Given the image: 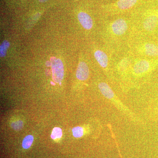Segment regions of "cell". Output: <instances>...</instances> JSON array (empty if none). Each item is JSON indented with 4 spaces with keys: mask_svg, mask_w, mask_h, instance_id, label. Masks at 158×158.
<instances>
[{
    "mask_svg": "<svg viewBox=\"0 0 158 158\" xmlns=\"http://www.w3.org/2000/svg\"><path fill=\"white\" fill-rule=\"evenodd\" d=\"M139 0H118L116 2L108 6L110 10L116 11H126L132 9Z\"/></svg>",
    "mask_w": 158,
    "mask_h": 158,
    "instance_id": "1",
    "label": "cell"
},
{
    "mask_svg": "<svg viewBox=\"0 0 158 158\" xmlns=\"http://www.w3.org/2000/svg\"><path fill=\"white\" fill-rule=\"evenodd\" d=\"M52 78L57 83L62 81L64 77V67L62 61L60 59L54 60L52 65Z\"/></svg>",
    "mask_w": 158,
    "mask_h": 158,
    "instance_id": "2",
    "label": "cell"
},
{
    "mask_svg": "<svg viewBox=\"0 0 158 158\" xmlns=\"http://www.w3.org/2000/svg\"><path fill=\"white\" fill-rule=\"evenodd\" d=\"M158 23V12H152L144 19V27L148 31H152L156 27Z\"/></svg>",
    "mask_w": 158,
    "mask_h": 158,
    "instance_id": "3",
    "label": "cell"
},
{
    "mask_svg": "<svg viewBox=\"0 0 158 158\" xmlns=\"http://www.w3.org/2000/svg\"><path fill=\"white\" fill-rule=\"evenodd\" d=\"M127 29V23L125 20L123 19H116L112 23V31L116 35H123L125 33Z\"/></svg>",
    "mask_w": 158,
    "mask_h": 158,
    "instance_id": "4",
    "label": "cell"
},
{
    "mask_svg": "<svg viewBox=\"0 0 158 158\" xmlns=\"http://www.w3.org/2000/svg\"><path fill=\"white\" fill-rule=\"evenodd\" d=\"M78 19L82 27L86 30H90L93 27V20L90 15L84 11H81L78 14Z\"/></svg>",
    "mask_w": 158,
    "mask_h": 158,
    "instance_id": "5",
    "label": "cell"
},
{
    "mask_svg": "<svg viewBox=\"0 0 158 158\" xmlns=\"http://www.w3.org/2000/svg\"><path fill=\"white\" fill-rule=\"evenodd\" d=\"M89 75V69L87 64L84 62H80L76 72L77 78L80 81H85L88 79Z\"/></svg>",
    "mask_w": 158,
    "mask_h": 158,
    "instance_id": "6",
    "label": "cell"
},
{
    "mask_svg": "<svg viewBox=\"0 0 158 158\" xmlns=\"http://www.w3.org/2000/svg\"><path fill=\"white\" fill-rule=\"evenodd\" d=\"M149 68V62L146 60H142L136 63L134 67V70L135 73H142L147 71Z\"/></svg>",
    "mask_w": 158,
    "mask_h": 158,
    "instance_id": "7",
    "label": "cell"
},
{
    "mask_svg": "<svg viewBox=\"0 0 158 158\" xmlns=\"http://www.w3.org/2000/svg\"><path fill=\"white\" fill-rule=\"evenodd\" d=\"M94 57L99 65L106 68L108 64V58L106 54L102 51L97 50L94 52Z\"/></svg>",
    "mask_w": 158,
    "mask_h": 158,
    "instance_id": "8",
    "label": "cell"
},
{
    "mask_svg": "<svg viewBox=\"0 0 158 158\" xmlns=\"http://www.w3.org/2000/svg\"><path fill=\"white\" fill-rule=\"evenodd\" d=\"M98 88L102 94L108 99L113 98L114 96V93L110 86L106 83L102 82L98 85Z\"/></svg>",
    "mask_w": 158,
    "mask_h": 158,
    "instance_id": "9",
    "label": "cell"
},
{
    "mask_svg": "<svg viewBox=\"0 0 158 158\" xmlns=\"http://www.w3.org/2000/svg\"><path fill=\"white\" fill-rule=\"evenodd\" d=\"M144 52L148 56H158V47L152 44H146L144 45Z\"/></svg>",
    "mask_w": 158,
    "mask_h": 158,
    "instance_id": "10",
    "label": "cell"
},
{
    "mask_svg": "<svg viewBox=\"0 0 158 158\" xmlns=\"http://www.w3.org/2000/svg\"><path fill=\"white\" fill-rule=\"evenodd\" d=\"M34 137L31 135L26 136L25 138H24L23 141L22 146L23 148L24 149H28L29 148L31 147L33 141H34Z\"/></svg>",
    "mask_w": 158,
    "mask_h": 158,
    "instance_id": "11",
    "label": "cell"
},
{
    "mask_svg": "<svg viewBox=\"0 0 158 158\" xmlns=\"http://www.w3.org/2000/svg\"><path fill=\"white\" fill-rule=\"evenodd\" d=\"M72 132L75 138H81L84 135V129L81 127H77L73 129Z\"/></svg>",
    "mask_w": 158,
    "mask_h": 158,
    "instance_id": "12",
    "label": "cell"
},
{
    "mask_svg": "<svg viewBox=\"0 0 158 158\" xmlns=\"http://www.w3.org/2000/svg\"><path fill=\"white\" fill-rule=\"evenodd\" d=\"M62 135V130L59 127H55L53 129L51 137L52 139H56L60 138Z\"/></svg>",
    "mask_w": 158,
    "mask_h": 158,
    "instance_id": "13",
    "label": "cell"
},
{
    "mask_svg": "<svg viewBox=\"0 0 158 158\" xmlns=\"http://www.w3.org/2000/svg\"><path fill=\"white\" fill-rule=\"evenodd\" d=\"M9 47V43L7 40H5L1 44L0 47V55L1 57H3L6 56L7 49Z\"/></svg>",
    "mask_w": 158,
    "mask_h": 158,
    "instance_id": "14",
    "label": "cell"
},
{
    "mask_svg": "<svg viewBox=\"0 0 158 158\" xmlns=\"http://www.w3.org/2000/svg\"><path fill=\"white\" fill-rule=\"evenodd\" d=\"M23 123L21 120L13 122L11 123V127L15 131H19L23 128Z\"/></svg>",
    "mask_w": 158,
    "mask_h": 158,
    "instance_id": "15",
    "label": "cell"
},
{
    "mask_svg": "<svg viewBox=\"0 0 158 158\" xmlns=\"http://www.w3.org/2000/svg\"><path fill=\"white\" fill-rule=\"evenodd\" d=\"M48 0H39V1L40 2L43 3L45 2H47Z\"/></svg>",
    "mask_w": 158,
    "mask_h": 158,
    "instance_id": "16",
    "label": "cell"
}]
</instances>
